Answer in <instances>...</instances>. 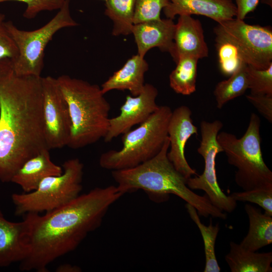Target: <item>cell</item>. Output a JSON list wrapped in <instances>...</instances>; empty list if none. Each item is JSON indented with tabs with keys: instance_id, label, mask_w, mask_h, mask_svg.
I'll use <instances>...</instances> for the list:
<instances>
[{
	"instance_id": "obj_1",
	"label": "cell",
	"mask_w": 272,
	"mask_h": 272,
	"mask_svg": "<svg viewBox=\"0 0 272 272\" xmlns=\"http://www.w3.org/2000/svg\"><path fill=\"white\" fill-rule=\"evenodd\" d=\"M123 195L116 186L96 187L43 215L25 214L28 253L20 269L48 271L50 263L75 250L100 226L110 206Z\"/></svg>"
},
{
	"instance_id": "obj_2",
	"label": "cell",
	"mask_w": 272,
	"mask_h": 272,
	"mask_svg": "<svg viewBox=\"0 0 272 272\" xmlns=\"http://www.w3.org/2000/svg\"><path fill=\"white\" fill-rule=\"evenodd\" d=\"M45 149L42 77L18 76L12 59L0 60V180L11 182L26 161Z\"/></svg>"
},
{
	"instance_id": "obj_3",
	"label": "cell",
	"mask_w": 272,
	"mask_h": 272,
	"mask_svg": "<svg viewBox=\"0 0 272 272\" xmlns=\"http://www.w3.org/2000/svg\"><path fill=\"white\" fill-rule=\"evenodd\" d=\"M168 136L161 151L151 159L132 168L112 171L116 187L123 194L142 189L157 202L168 200L174 194L197 211L199 216L225 220L227 215L214 206L205 194L199 195L187 185V180L169 160Z\"/></svg>"
},
{
	"instance_id": "obj_4",
	"label": "cell",
	"mask_w": 272,
	"mask_h": 272,
	"mask_svg": "<svg viewBox=\"0 0 272 272\" xmlns=\"http://www.w3.org/2000/svg\"><path fill=\"white\" fill-rule=\"evenodd\" d=\"M56 79L72 120L67 146L80 149L104 139L109 126L110 105L101 87L65 75Z\"/></svg>"
},
{
	"instance_id": "obj_5",
	"label": "cell",
	"mask_w": 272,
	"mask_h": 272,
	"mask_svg": "<svg viewBox=\"0 0 272 272\" xmlns=\"http://www.w3.org/2000/svg\"><path fill=\"white\" fill-rule=\"evenodd\" d=\"M172 111L161 106L140 126L122 134V147L103 153L100 166L109 170H118L137 166L155 156L162 149L168 137V126Z\"/></svg>"
},
{
	"instance_id": "obj_6",
	"label": "cell",
	"mask_w": 272,
	"mask_h": 272,
	"mask_svg": "<svg viewBox=\"0 0 272 272\" xmlns=\"http://www.w3.org/2000/svg\"><path fill=\"white\" fill-rule=\"evenodd\" d=\"M260 126V118L252 113L247 130L241 138L226 131L217 136L228 163L237 169L235 181L243 190L272 187V172L264 163L261 150Z\"/></svg>"
},
{
	"instance_id": "obj_7",
	"label": "cell",
	"mask_w": 272,
	"mask_h": 272,
	"mask_svg": "<svg viewBox=\"0 0 272 272\" xmlns=\"http://www.w3.org/2000/svg\"><path fill=\"white\" fill-rule=\"evenodd\" d=\"M62 173L44 178L31 192L13 193L16 215L49 212L72 200L82 190L84 165L78 158L65 161Z\"/></svg>"
},
{
	"instance_id": "obj_8",
	"label": "cell",
	"mask_w": 272,
	"mask_h": 272,
	"mask_svg": "<svg viewBox=\"0 0 272 272\" xmlns=\"http://www.w3.org/2000/svg\"><path fill=\"white\" fill-rule=\"evenodd\" d=\"M5 25L18 50L17 57L12 60L16 75L41 76L44 50L53 36L61 29L76 26L78 24L71 16L70 0H65L54 17L39 29L21 30L10 21L6 22Z\"/></svg>"
},
{
	"instance_id": "obj_9",
	"label": "cell",
	"mask_w": 272,
	"mask_h": 272,
	"mask_svg": "<svg viewBox=\"0 0 272 272\" xmlns=\"http://www.w3.org/2000/svg\"><path fill=\"white\" fill-rule=\"evenodd\" d=\"M222 127L223 123L219 120L212 122H201V141L197 151L204 159V170L201 175L187 179V185L191 190L204 191L214 206L223 212L231 213L236 207V201L223 192L218 183L216 171V157L219 153L223 152L217 140Z\"/></svg>"
},
{
	"instance_id": "obj_10",
	"label": "cell",
	"mask_w": 272,
	"mask_h": 272,
	"mask_svg": "<svg viewBox=\"0 0 272 272\" xmlns=\"http://www.w3.org/2000/svg\"><path fill=\"white\" fill-rule=\"evenodd\" d=\"M214 32L234 43L248 65L263 70L272 64V31L269 27L249 25L234 18L218 23Z\"/></svg>"
},
{
	"instance_id": "obj_11",
	"label": "cell",
	"mask_w": 272,
	"mask_h": 272,
	"mask_svg": "<svg viewBox=\"0 0 272 272\" xmlns=\"http://www.w3.org/2000/svg\"><path fill=\"white\" fill-rule=\"evenodd\" d=\"M45 134L49 150L67 146L72 131L69 106L57 79L42 77Z\"/></svg>"
},
{
	"instance_id": "obj_12",
	"label": "cell",
	"mask_w": 272,
	"mask_h": 272,
	"mask_svg": "<svg viewBox=\"0 0 272 272\" xmlns=\"http://www.w3.org/2000/svg\"><path fill=\"white\" fill-rule=\"evenodd\" d=\"M158 94L155 87L147 83L139 95H127L120 108L119 114L109 119L104 141L110 142L130 130L134 125L145 121L159 107L156 102Z\"/></svg>"
},
{
	"instance_id": "obj_13",
	"label": "cell",
	"mask_w": 272,
	"mask_h": 272,
	"mask_svg": "<svg viewBox=\"0 0 272 272\" xmlns=\"http://www.w3.org/2000/svg\"><path fill=\"white\" fill-rule=\"evenodd\" d=\"M191 111L184 105L172 112L168 126L170 151L167 157L175 168L186 179L197 175L195 170L188 164L185 156L187 141L193 134H198L197 128L191 118Z\"/></svg>"
},
{
	"instance_id": "obj_14",
	"label": "cell",
	"mask_w": 272,
	"mask_h": 272,
	"mask_svg": "<svg viewBox=\"0 0 272 272\" xmlns=\"http://www.w3.org/2000/svg\"><path fill=\"white\" fill-rule=\"evenodd\" d=\"M175 24L171 19H160L134 24L132 33L138 47V54L144 57L151 48L158 47L169 52L176 60L174 43Z\"/></svg>"
},
{
	"instance_id": "obj_15",
	"label": "cell",
	"mask_w": 272,
	"mask_h": 272,
	"mask_svg": "<svg viewBox=\"0 0 272 272\" xmlns=\"http://www.w3.org/2000/svg\"><path fill=\"white\" fill-rule=\"evenodd\" d=\"M166 18L176 15H197L209 17L218 23L236 18L237 9L232 0H169L163 9Z\"/></svg>"
},
{
	"instance_id": "obj_16",
	"label": "cell",
	"mask_w": 272,
	"mask_h": 272,
	"mask_svg": "<svg viewBox=\"0 0 272 272\" xmlns=\"http://www.w3.org/2000/svg\"><path fill=\"white\" fill-rule=\"evenodd\" d=\"M26 220L12 222L0 210V267L22 261L28 253Z\"/></svg>"
},
{
	"instance_id": "obj_17",
	"label": "cell",
	"mask_w": 272,
	"mask_h": 272,
	"mask_svg": "<svg viewBox=\"0 0 272 272\" xmlns=\"http://www.w3.org/2000/svg\"><path fill=\"white\" fill-rule=\"evenodd\" d=\"M176 61L180 55L193 56L198 59L208 56L209 49L205 40L201 23L190 15H180L174 34Z\"/></svg>"
},
{
	"instance_id": "obj_18",
	"label": "cell",
	"mask_w": 272,
	"mask_h": 272,
	"mask_svg": "<svg viewBox=\"0 0 272 272\" xmlns=\"http://www.w3.org/2000/svg\"><path fill=\"white\" fill-rule=\"evenodd\" d=\"M49 151L45 149L26 161L11 182L19 185L24 192H29L36 189L44 178L60 175L62 168L52 161Z\"/></svg>"
},
{
	"instance_id": "obj_19",
	"label": "cell",
	"mask_w": 272,
	"mask_h": 272,
	"mask_svg": "<svg viewBox=\"0 0 272 272\" xmlns=\"http://www.w3.org/2000/svg\"><path fill=\"white\" fill-rule=\"evenodd\" d=\"M148 69L144 57L138 54L133 55L102 84V91L105 94L113 90H128L132 96H137L144 88L145 74Z\"/></svg>"
},
{
	"instance_id": "obj_20",
	"label": "cell",
	"mask_w": 272,
	"mask_h": 272,
	"mask_svg": "<svg viewBox=\"0 0 272 272\" xmlns=\"http://www.w3.org/2000/svg\"><path fill=\"white\" fill-rule=\"evenodd\" d=\"M229 252L225 259L232 272H271L272 252H256L230 242Z\"/></svg>"
},
{
	"instance_id": "obj_21",
	"label": "cell",
	"mask_w": 272,
	"mask_h": 272,
	"mask_svg": "<svg viewBox=\"0 0 272 272\" xmlns=\"http://www.w3.org/2000/svg\"><path fill=\"white\" fill-rule=\"evenodd\" d=\"M244 210L249 220V229L240 244L247 250L257 251L272 243V216L262 213L259 209L248 203Z\"/></svg>"
},
{
	"instance_id": "obj_22",
	"label": "cell",
	"mask_w": 272,
	"mask_h": 272,
	"mask_svg": "<svg viewBox=\"0 0 272 272\" xmlns=\"http://www.w3.org/2000/svg\"><path fill=\"white\" fill-rule=\"evenodd\" d=\"M198 60L187 55L178 57L176 66L169 76L170 86L176 93L189 95L195 91Z\"/></svg>"
},
{
	"instance_id": "obj_23",
	"label": "cell",
	"mask_w": 272,
	"mask_h": 272,
	"mask_svg": "<svg viewBox=\"0 0 272 272\" xmlns=\"http://www.w3.org/2000/svg\"><path fill=\"white\" fill-rule=\"evenodd\" d=\"M185 208L191 219L198 227L202 237L205 254L204 272H220L221 268L218 264L215 253V243L220 230L219 224L213 225L212 219L208 226L201 223L195 208L186 203Z\"/></svg>"
},
{
	"instance_id": "obj_24",
	"label": "cell",
	"mask_w": 272,
	"mask_h": 272,
	"mask_svg": "<svg viewBox=\"0 0 272 272\" xmlns=\"http://www.w3.org/2000/svg\"><path fill=\"white\" fill-rule=\"evenodd\" d=\"M135 0H106L105 15L113 22L112 34L128 35L134 25Z\"/></svg>"
},
{
	"instance_id": "obj_25",
	"label": "cell",
	"mask_w": 272,
	"mask_h": 272,
	"mask_svg": "<svg viewBox=\"0 0 272 272\" xmlns=\"http://www.w3.org/2000/svg\"><path fill=\"white\" fill-rule=\"evenodd\" d=\"M247 65H244L228 79L217 84L214 94L218 109H221L228 101L242 95L248 89Z\"/></svg>"
},
{
	"instance_id": "obj_26",
	"label": "cell",
	"mask_w": 272,
	"mask_h": 272,
	"mask_svg": "<svg viewBox=\"0 0 272 272\" xmlns=\"http://www.w3.org/2000/svg\"><path fill=\"white\" fill-rule=\"evenodd\" d=\"M216 36V46L220 70L223 75L230 76L247 64L234 43L222 36Z\"/></svg>"
},
{
	"instance_id": "obj_27",
	"label": "cell",
	"mask_w": 272,
	"mask_h": 272,
	"mask_svg": "<svg viewBox=\"0 0 272 272\" xmlns=\"http://www.w3.org/2000/svg\"><path fill=\"white\" fill-rule=\"evenodd\" d=\"M246 71L251 94L272 96V64L263 70L247 65Z\"/></svg>"
},
{
	"instance_id": "obj_28",
	"label": "cell",
	"mask_w": 272,
	"mask_h": 272,
	"mask_svg": "<svg viewBox=\"0 0 272 272\" xmlns=\"http://www.w3.org/2000/svg\"><path fill=\"white\" fill-rule=\"evenodd\" d=\"M230 196L236 201L255 203L264 210L265 214L272 216V187H259L234 192Z\"/></svg>"
},
{
	"instance_id": "obj_29",
	"label": "cell",
	"mask_w": 272,
	"mask_h": 272,
	"mask_svg": "<svg viewBox=\"0 0 272 272\" xmlns=\"http://www.w3.org/2000/svg\"><path fill=\"white\" fill-rule=\"evenodd\" d=\"M169 0H135L134 24L161 19V11Z\"/></svg>"
},
{
	"instance_id": "obj_30",
	"label": "cell",
	"mask_w": 272,
	"mask_h": 272,
	"mask_svg": "<svg viewBox=\"0 0 272 272\" xmlns=\"http://www.w3.org/2000/svg\"><path fill=\"white\" fill-rule=\"evenodd\" d=\"M18 1L27 5L23 16L28 19L35 18L40 12L59 10L65 0H0V3L7 1Z\"/></svg>"
},
{
	"instance_id": "obj_31",
	"label": "cell",
	"mask_w": 272,
	"mask_h": 272,
	"mask_svg": "<svg viewBox=\"0 0 272 272\" xmlns=\"http://www.w3.org/2000/svg\"><path fill=\"white\" fill-rule=\"evenodd\" d=\"M5 16L0 13V60H14L18 53V48L6 27Z\"/></svg>"
},
{
	"instance_id": "obj_32",
	"label": "cell",
	"mask_w": 272,
	"mask_h": 272,
	"mask_svg": "<svg viewBox=\"0 0 272 272\" xmlns=\"http://www.w3.org/2000/svg\"><path fill=\"white\" fill-rule=\"evenodd\" d=\"M246 98L269 122H272V96L250 94Z\"/></svg>"
},
{
	"instance_id": "obj_33",
	"label": "cell",
	"mask_w": 272,
	"mask_h": 272,
	"mask_svg": "<svg viewBox=\"0 0 272 272\" xmlns=\"http://www.w3.org/2000/svg\"><path fill=\"white\" fill-rule=\"evenodd\" d=\"M237 15L236 18L244 20L246 16L253 12L257 7L259 0H235Z\"/></svg>"
},
{
	"instance_id": "obj_34",
	"label": "cell",
	"mask_w": 272,
	"mask_h": 272,
	"mask_svg": "<svg viewBox=\"0 0 272 272\" xmlns=\"http://www.w3.org/2000/svg\"><path fill=\"white\" fill-rule=\"evenodd\" d=\"M55 271L57 272H79L82 270L81 268L78 266L63 264L58 266Z\"/></svg>"
},
{
	"instance_id": "obj_35",
	"label": "cell",
	"mask_w": 272,
	"mask_h": 272,
	"mask_svg": "<svg viewBox=\"0 0 272 272\" xmlns=\"http://www.w3.org/2000/svg\"><path fill=\"white\" fill-rule=\"evenodd\" d=\"M262 3L266 4L271 8L272 6V0H262Z\"/></svg>"
},
{
	"instance_id": "obj_36",
	"label": "cell",
	"mask_w": 272,
	"mask_h": 272,
	"mask_svg": "<svg viewBox=\"0 0 272 272\" xmlns=\"http://www.w3.org/2000/svg\"><path fill=\"white\" fill-rule=\"evenodd\" d=\"M103 1H105L106 0H103Z\"/></svg>"
}]
</instances>
